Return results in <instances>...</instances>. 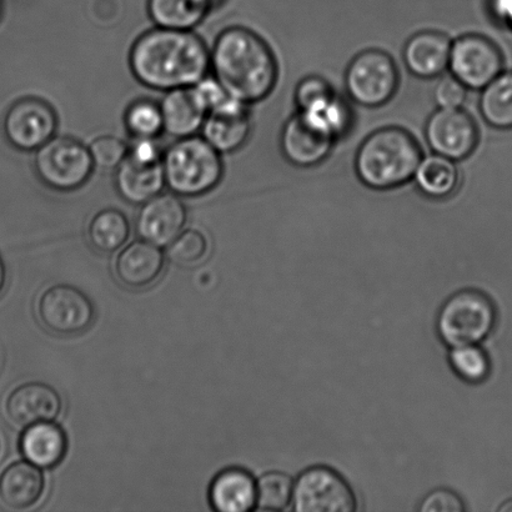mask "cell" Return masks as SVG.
Here are the masks:
<instances>
[{
  "label": "cell",
  "mask_w": 512,
  "mask_h": 512,
  "mask_svg": "<svg viewBox=\"0 0 512 512\" xmlns=\"http://www.w3.org/2000/svg\"><path fill=\"white\" fill-rule=\"evenodd\" d=\"M425 137L435 154L460 162L478 147L479 128L464 110L440 108L426 123Z\"/></svg>",
  "instance_id": "12"
},
{
  "label": "cell",
  "mask_w": 512,
  "mask_h": 512,
  "mask_svg": "<svg viewBox=\"0 0 512 512\" xmlns=\"http://www.w3.org/2000/svg\"><path fill=\"white\" fill-rule=\"evenodd\" d=\"M335 95L333 88L325 79L308 77L301 80L296 88L295 100L299 112H308V110L328 102Z\"/></svg>",
  "instance_id": "33"
},
{
  "label": "cell",
  "mask_w": 512,
  "mask_h": 512,
  "mask_svg": "<svg viewBox=\"0 0 512 512\" xmlns=\"http://www.w3.org/2000/svg\"><path fill=\"white\" fill-rule=\"evenodd\" d=\"M187 223V209L177 194L160 193L157 197L142 204L135 230L139 238L159 248L168 247Z\"/></svg>",
  "instance_id": "14"
},
{
  "label": "cell",
  "mask_w": 512,
  "mask_h": 512,
  "mask_svg": "<svg viewBox=\"0 0 512 512\" xmlns=\"http://www.w3.org/2000/svg\"><path fill=\"white\" fill-rule=\"evenodd\" d=\"M294 481L280 471L266 473L256 481V508L263 511H281L293 501Z\"/></svg>",
  "instance_id": "28"
},
{
  "label": "cell",
  "mask_w": 512,
  "mask_h": 512,
  "mask_svg": "<svg viewBox=\"0 0 512 512\" xmlns=\"http://www.w3.org/2000/svg\"><path fill=\"white\" fill-rule=\"evenodd\" d=\"M165 258L157 245L138 240L119 254L115 263V276L125 288H149L163 273Z\"/></svg>",
  "instance_id": "18"
},
{
  "label": "cell",
  "mask_w": 512,
  "mask_h": 512,
  "mask_svg": "<svg viewBox=\"0 0 512 512\" xmlns=\"http://www.w3.org/2000/svg\"><path fill=\"white\" fill-rule=\"evenodd\" d=\"M94 167L102 170H117L128 157L129 147L124 140L114 135H103L89 145Z\"/></svg>",
  "instance_id": "32"
},
{
  "label": "cell",
  "mask_w": 512,
  "mask_h": 512,
  "mask_svg": "<svg viewBox=\"0 0 512 512\" xmlns=\"http://www.w3.org/2000/svg\"><path fill=\"white\" fill-rule=\"evenodd\" d=\"M450 365L460 379L470 384L484 383L491 371L489 356L479 344L451 348Z\"/></svg>",
  "instance_id": "30"
},
{
  "label": "cell",
  "mask_w": 512,
  "mask_h": 512,
  "mask_svg": "<svg viewBox=\"0 0 512 512\" xmlns=\"http://www.w3.org/2000/svg\"><path fill=\"white\" fill-rule=\"evenodd\" d=\"M480 113L495 129H512V72H503L481 93Z\"/></svg>",
  "instance_id": "27"
},
{
  "label": "cell",
  "mask_w": 512,
  "mask_h": 512,
  "mask_svg": "<svg viewBox=\"0 0 512 512\" xmlns=\"http://www.w3.org/2000/svg\"><path fill=\"white\" fill-rule=\"evenodd\" d=\"M208 240L198 230H185L168 245V259L175 265L189 266L199 263L207 255Z\"/></svg>",
  "instance_id": "31"
},
{
  "label": "cell",
  "mask_w": 512,
  "mask_h": 512,
  "mask_svg": "<svg viewBox=\"0 0 512 512\" xmlns=\"http://www.w3.org/2000/svg\"><path fill=\"white\" fill-rule=\"evenodd\" d=\"M336 137L310 115L299 112L284 125L281 152L288 162L299 168H311L329 157Z\"/></svg>",
  "instance_id": "13"
},
{
  "label": "cell",
  "mask_w": 512,
  "mask_h": 512,
  "mask_svg": "<svg viewBox=\"0 0 512 512\" xmlns=\"http://www.w3.org/2000/svg\"><path fill=\"white\" fill-rule=\"evenodd\" d=\"M165 187L183 198H198L222 182V154L202 135L178 139L163 154Z\"/></svg>",
  "instance_id": "4"
},
{
  "label": "cell",
  "mask_w": 512,
  "mask_h": 512,
  "mask_svg": "<svg viewBox=\"0 0 512 512\" xmlns=\"http://www.w3.org/2000/svg\"><path fill=\"white\" fill-rule=\"evenodd\" d=\"M3 12H4V3H3V0H0V20H2Z\"/></svg>",
  "instance_id": "39"
},
{
  "label": "cell",
  "mask_w": 512,
  "mask_h": 512,
  "mask_svg": "<svg viewBox=\"0 0 512 512\" xmlns=\"http://www.w3.org/2000/svg\"><path fill=\"white\" fill-rule=\"evenodd\" d=\"M200 133L220 154L237 152L252 133L248 104L230 97L222 107L207 115Z\"/></svg>",
  "instance_id": "15"
},
{
  "label": "cell",
  "mask_w": 512,
  "mask_h": 512,
  "mask_svg": "<svg viewBox=\"0 0 512 512\" xmlns=\"http://www.w3.org/2000/svg\"><path fill=\"white\" fill-rule=\"evenodd\" d=\"M44 491V476L38 466L19 461L0 475V500L14 510H24L38 503Z\"/></svg>",
  "instance_id": "21"
},
{
  "label": "cell",
  "mask_w": 512,
  "mask_h": 512,
  "mask_svg": "<svg viewBox=\"0 0 512 512\" xmlns=\"http://www.w3.org/2000/svg\"><path fill=\"white\" fill-rule=\"evenodd\" d=\"M345 87L350 98L363 107H383L398 90V67L383 50H364L346 69Z\"/></svg>",
  "instance_id": "7"
},
{
  "label": "cell",
  "mask_w": 512,
  "mask_h": 512,
  "mask_svg": "<svg viewBox=\"0 0 512 512\" xmlns=\"http://www.w3.org/2000/svg\"><path fill=\"white\" fill-rule=\"evenodd\" d=\"M4 134L15 149L35 152L55 137L57 113L43 99L28 97L18 100L4 118Z\"/></svg>",
  "instance_id": "11"
},
{
  "label": "cell",
  "mask_w": 512,
  "mask_h": 512,
  "mask_svg": "<svg viewBox=\"0 0 512 512\" xmlns=\"http://www.w3.org/2000/svg\"><path fill=\"white\" fill-rule=\"evenodd\" d=\"M62 408L58 391L37 381L18 386L5 405L9 419L22 428L57 420Z\"/></svg>",
  "instance_id": "16"
},
{
  "label": "cell",
  "mask_w": 512,
  "mask_h": 512,
  "mask_svg": "<svg viewBox=\"0 0 512 512\" xmlns=\"http://www.w3.org/2000/svg\"><path fill=\"white\" fill-rule=\"evenodd\" d=\"M414 180L420 192L431 199L451 197L459 187L460 175L454 160L433 154L421 160Z\"/></svg>",
  "instance_id": "25"
},
{
  "label": "cell",
  "mask_w": 512,
  "mask_h": 512,
  "mask_svg": "<svg viewBox=\"0 0 512 512\" xmlns=\"http://www.w3.org/2000/svg\"><path fill=\"white\" fill-rule=\"evenodd\" d=\"M468 97V88L453 74L441 78L435 85L434 99L436 104L443 109H456L464 104Z\"/></svg>",
  "instance_id": "34"
},
{
  "label": "cell",
  "mask_w": 512,
  "mask_h": 512,
  "mask_svg": "<svg viewBox=\"0 0 512 512\" xmlns=\"http://www.w3.org/2000/svg\"><path fill=\"white\" fill-rule=\"evenodd\" d=\"M210 503L219 512H247L256 506V481L243 469L222 471L210 486Z\"/></svg>",
  "instance_id": "22"
},
{
  "label": "cell",
  "mask_w": 512,
  "mask_h": 512,
  "mask_svg": "<svg viewBox=\"0 0 512 512\" xmlns=\"http://www.w3.org/2000/svg\"><path fill=\"white\" fill-rule=\"evenodd\" d=\"M451 42L448 35L424 30L405 44L404 62L415 77L433 79L449 68Z\"/></svg>",
  "instance_id": "19"
},
{
  "label": "cell",
  "mask_w": 512,
  "mask_h": 512,
  "mask_svg": "<svg viewBox=\"0 0 512 512\" xmlns=\"http://www.w3.org/2000/svg\"><path fill=\"white\" fill-rule=\"evenodd\" d=\"M499 511L512 512V500L506 501L504 505H501Z\"/></svg>",
  "instance_id": "38"
},
{
  "label": "cell",
  "mask_w": 512,
  "mask_h": 512,
  "mask_svg": "<svg viewBox=\"0 0 512 512\" xmlns=\"http://www.w3.org/2000/svg\"><path fill=\"white\" fill-rule=\"evenodd\" d=\"M164 132L182 139L197 135L202 130L207 113L195 98L192 88L169 90L159 103Z\"/></svg>",
  "instance_id": "20"
},
{
  "label": "cell",
  "mask_w": 512,
  "mask_h": 512,
  "mask_svg": "<svg viewBox=\"0 0 512 512\" xmlns=\"http://www.w3.org/2000/svg\"><path fill=\"white\" fill-rule=\"evenodd\" d=\"M421 160L418 140L404 129L389 127L376 130L364 140L356 153L355 169L366 187L390 190L414 179Z\"/></svg>",
  "instance_id": "3"
},
{
  "label": "cell",
  "mask_w": 512,
  "mask_h": 512,
  "mask_svg": "<svg viewBox=\"0 0 512 512\" xmlns=\"http://www.w3.org/2000/svg\"><path fill=\"white\" fill-rule=\"evenodd\" d=\"M40 324L59 336L83 334L92 326L95 309L92 300L75 286L54 285L38 301Z\"/></svg>",
  "instance_id": "9"
},
{
  "label": "cell",
  "mask_w": 512,
  "mask_h": 512,
  "mask_svg": "<svg viewBox=\"0 0 512 512\" xmlns=\"http://www.w3.org/2000/svg\"><path fill=\"white\" fill-rule=\"evenodd\" d=\"M495 304L485 293L466 289L451 296L438 316V333L450 348L474 345L493 333L496 325Z\"/></svg>",
  "instance_id": "5"
},
{
  "label": "cell",
  "mask_w": 512,
  "mask_h": 512,
  "mask_svg": "<svg viewBox=\"0 0 512 512\" xmlns=\"http://www.w3.org/2000/svg\"><path fill=\"white\" fill-rule=\"evenodd\" d=\"M5 279H7V271H5L4 261L0 256V293H2L5 285Z\"/></svg>",
  "instance_id": "37"
},
{
  "label": "cell",
  "mask_w": 512,
  "mask_h": 512,
  "mask_svg": "<svg viewBox=\"0 0 512 512\" xmlns=\"http://www.w3.org/2000/svg\"><path fill=\"white\" fill-rule=\"evenodd\" d=\"M296 512H353L356 499L346 480L326 466L304 471L294 483Z\"/></svg>",
  "instance_id": "8"
},
{
  "label": "cell",
  "mask_w": 512,
  "mask_h": 512,
  "mask_svg": "<svg viewBox=\"0 0 512 512\" xmlns=\"http://www.w3.org/2000/svg\"><path fill=\"white\" fill-rule=\"evenodd\" d=\"M163 159H143L128 153L117 168L115 188L125 202L142 205L163 193Z\"/></svg>",
  "instance_id": "17"
},
{
  "label": "cell",
  "mask_w": 512,
  "mask_h": 512,
  "mask_svg": "<svg viewBox=\"0 0 512 512\" xmlns=\"http://www.w3.org/2000/svg\"><path fill=\"white\" fill-rule=\"evenodd\" d=\"M489 5L495 19L512 29V0H489Z\"/></svg>",
  "instance_id": "36"
},
{
  "label": "cell",
  "mask_w": 512,
  "mask_h": 512,
  "mask_svg": "<svg viewBox=\"0 0 512 512\" xmlns=\"http://www.w3.org/2000/svg\"><path fill=\"white\" fill-rule=\"evenodd\" d=\"M465 509L463 499L448 489L431 491L421 501L419 508L421 512H463Z\"/></svg>",
  "instance_id": "35"
},
{
  "label": "cell",
  "mask_w": 512,
  "mask_h": 512,
  "mask_svg": "<svg viewBox=\"0 0 512 512\" xmlns=\"http://www.w3.org/2000/svg\"><path fill=\"white\" fill-rule=\"evenodd\" d=\"M67 448V436L53 421L28 426L20 440L25 458L40 469L55 468L64 459Z\"/></svg>",
  "instance_id": "23"
},
{
  "label": "cell",
  "mask_w": 512,
  "mask_h": 512,
  "mask_svg": "<svg viewBox=\"0 0 512 512\" xmlns=\"http://www.w3.org/2000/svg\"><path fill=\"white\" fill-rule=\"evenodd\" d=\"M34 168L40 182L64 193L82 188L95 169L89 148L70 137H53L35 150Z\"/></svg>",
  "instance_id": "6"
},
{
  "label": "cell",
  "mask_w": 512,
  "mask_h": 512,
  "mask_svg": "<svg viewBox=\"0 0 512 512\" xmlns=\"http://www.w3.org/2000/svg\"><path fill=\"white\" fill-rule=\"evenodd\" d=\"M148 14L159 28L193 30L215 8L213 0H148Z\"/></svg>",
  "instance_id": "24"
},
{
  "label": "cell",
  "mask_w": 512,
  "mask_h": 512,
  "mask_svg": "<svg viewBox=\"0 0 512 512\" xmlns=\"http://www.w3.org/2000/svg\"><path fill=\"white\" fill-rule=\"evenodd\" d=\"M504 58L493 40L479 34H466L451 45V74L468 89L483 90L503 73Z\"/></svg>",
  "instance_id": "10"
},
{
  "label": "cell",
  "mask_w": 512,
  "mask_h": 512,
  "mask_svg": "<svg viewBox=\"0 0 512 512\" xmlns=\"http://www.w3.org/2000/svg\"><path fill=\"white\" fill-rule=\"evenodd\" d=\"M210 70L229 95L245 104L268 98L278 82L273 50L244 27L225 29L210 50Z\"/></svg>",
  "instance_id": "2"
},
{
  "label": "cell",
  "mask_w": 512,
  "mask_h": 512,
  "mask_svg": "<svg viewBox=\"0 0 512 512\" xmlns=\"http://www.w3.org/2000/svg\"><path fill=\"white\" fill-rule=\"evenodd\" d=\"M124 123L135 139H157L164 132L162 110L153 100L142 99L130 104Z\"/></svg>",
  "instance_id": "29"
},
{
  "label": "cell",
  "mask_w": 512,
  "mask_h": 512,
  "mask_svg": "<svg viewBox=\"0 0 512 512\" xmlns=\"http://www.w3.org/2000/svg\"><path fill=\"white\" fill-rule=\"evenodd\" d=\"M129 235V220L117 209H104L90 220L88 240L98 253L117 252L128 242Z\"/></svg>",
  "instance_id": "26"
},
{
  "label": "cell",
  "mask_w": 512,
  "mask_h": 512,
  "mask_svg": "<svg viewBox=\"0 0 512 512\" xmlns=\"http://www.w3.org/2000/svg\"><path fill=\"white\" fill-rule=\"evenodd\" d=\"M129 65L140 84L169 92L190 88L210 72V50L193 30L157 28L133 44Z\"/></svg>",
  "instance_id": "1"
}]
</instances>
